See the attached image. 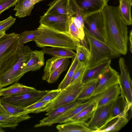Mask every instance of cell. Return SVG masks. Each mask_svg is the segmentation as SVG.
Listing matches in <instances>:
<instances>
[{
    "label": "cell",
    "mask_w": 132,
    "mask_h": 132,
    "mask_svg": "<svg viewBox=\"0 0 132 132\" xmlns=\"http://www.w3.org/2000/svg\"><path fill=\"white\" fill-rule=\"evenodd\" d=\"M102 12L105 42L121 54L126 55L129 38L128 25L121 16L118 6L107 5Z\"/></svg>",
    "instance_id": "1"
},
{
    "label": "cell",
    "mask_w": 132,
    "mask_h": 132,
    "mask_svg": "<svg viewBox=\"0 0 132 132\" xmlns=\"http://www.w3.org/2000/svg\"><path fill=\"white\" fill-rule=\"evenodd\" d=\"M39 35L35 40L38 47H59L76 50V44L67 33L61 32L42 24L37 28Z\"/></svg>",
    "instance_id": "2"
},
{
    "label": "cell",
    "mask_w": 132,
    "mask_h": 132,
    "mask_svg": "<svg viewBox=\"0 0 132 132\" xmlns=\"http://www.w3.org/2000/svg\"><path fill=\"white\" fill-rule=\"evenodd\" d=\"M20 46L19 34L5 33L0 38V76L17 61Z\"/></svg>",
    "instance_id": "3"
},
{
    "label": "cell",
    "mask_w": 132,
    "mask_h": 132,
    "mask_svg": "<svg viewBox=\"0 0 132 132\" xmlns=\"http://www.w3.org/2000/svg\"><path fill=\"white\" fill-rule=\"evenodd\" d=\"M84 30L89 46V56L86 64L87 68L91 67L105 61L118 57L121 55L104 42L96 38L86 29Z\"/></svg>",
    "instance_id": "4"
},
{
    "label": "cell",
    "mask_w": 132,
    "mask_h": 132,
    "mask_svg": "<svg viewBox=\"0 0 132 132\" xmlns=\"http://www.w3.org/2000/svg\"><path fill=\"white\" fill-rule=\"evenodd\" d=\"M32 51L28 46L20 45L17 61L11 68L0 76V88L17 82L22 76V73L30 59Z\"/></svg>",
    "instance_id": "5"
},
{
    "label": "cell",
    "mask_w": 132,
    "mask_h": 132,
    "mask_svg": "<svg viewBox=\"0 0 132 132\" xmlns=\"http://www.w3.org/2000/svg\"><path fill=\"white\" fill-rule=\"evenodd\" d=\"M85 83L81 81L69 85L61 90V93L54 100L50 102L45 107L37 110L32 113L48 112L58 107L72 103L77 99L84 89Z\"/></svg>",
    "instance_id": "6"
},
{
    "label": "cell",
    "mask_w": 132,
    "mask_h": 132,
    "mask_svg": "<svg viewBox=\"0 0 132 132\" xmlns=\"http://www.w3.org/2000/svg\"><path fill=\"white\" fill-rule=\"evenodd\" d=\"M38 90L19 95L0 97V99L6 102L25 108L40 100L48 92Z\"/></svg>",
    "instance_id": "7"
},
{
    "label": "cell",
    "mask_w": 132,
    "mask_h": 132,
    "mask_svg": "<svg viewBox=\"0 0 132 132\" xmlns=\"http://www.w3.org/2000/svg\"><path fill=\"white\" fill-rule=\"evenodd\" d=\"M119 63L120 73L118 84L121 94L125 98L126 102L130 105L132 104V83L129 71L123 57H120Z\"/></svg>",
    "instance_id": "8"
},
{
    "label": "cell",
    "mask_w": 132,
    "mask_h": 132,
    "mask_svg": "<svg viewBox=\"0 0 132 132\" xmlns=\"http://www.w3.org/2000/svg\"><path fill=\"white\" fill-rule=\"evenodd\" d=\"M84 28L94 37L104 42L103 37L104 20L102 11L86 16L84 21Z\"/></svg>",
    "instance_id": "9"
},
{
    "label": "cell",
    "mask_w": 132,
    "mask_h": 132,
    "mask_svg": "<svg viewBox=\"0 0 132 132\" xmlns=\"http://www.w3.org/2000/svg\"><path fill=\"white\" fill-rule=\"evenodd\" d=\"M113 101L106 104L96 107L89 120L86 122V126L93 130V132H95L105 125L108 121Z\"/></svg>",
    "instance_id": "10"
},
{
    "label": "cell",
    "mask_w": 132,
    "mask_h": 132,
    "mask_svg": "<svg viewBox=\"0 0 132 132\" xmlns=\"http://www.w3.org/2000/svg\"><path fill=\"white\" fill-rule=\"evenodd\" d=\"M70 17L68 15H44L39 22L48 27L68 34Z\"/></svg>",
    "instance_id": "11"
},
{
    "label": "cell",
    "mask_w": 132,
    "mask_h": 132,
    "mask_svg": "<svg viewBox=\"0 0 132 132\" xmlns=\"http://www.w3.org/2000/svg\"><path fill=\"white\" fill-rule=\"evenodd\" d=\"M78 30L81 44L88 47L84 30V21L86 17L82 12L74 0H70L69 14Z\"/></svg>",
    "instance_id": "12"
},
{
    "label": "cell",
    "mask_w": 132,
    "mask_h": 132,
    "mask_svg": "<svg viewBox=\"0 0 132 132\" xmlns=\"http://www.w3.org/2000/svg\"><path fill=\"white\" fill-rule=\"evenodd\" d=\"M119 76V73L110 65L99 76L98 78V81L93 96L116 84H118Z\"/></svg>",
    "instance_id": "13"
},
{
    "label": "cell",
    "mask_w": 132,
    "mask_h": 132,
    "mask_svg": "<svg viewBox=\"0 0 132 132\" xmlns=\"http://www.w3.org/2000/svg\"><path fill=\"white\" fill-rule=\"evenodd\" d=\"M120 94L119 85L117 84L93 96L88 100L96 103V107H99L113 101Z\"/></svg>",
    "instance_id": "14"
},
{
    "label": "cell",
    "mask_w": 132,
    "mask_h": 132,
    "mask_svg": "<svg viewBox=\"0 0 132 132\" xmlns=\"http://www.w3.org/2000/svg\"><path fill=\"white\" fill-rule=\"evenodd\" d=\"M83 14L87 16L102 11L110 0H74Z\"/></svg>",
    "instance_id": "15"
},
{
    "label": "cell",
    "mask_w": 132,
    "mask_h": 132,
    "mask_svg": "<svg viewBox=\"0 0 132 132\" xmlns=\"http://www.w3.org/2000/svg\"><path fill=\"white\" fill-rule=\"evenodd\" d=\"M87 100H76L70 104L58 107L47 112L45 114L47 116L40 120L38 123L35 125L34 127L37 128L42 127L44 124L54 120L71 108Z\"/></svg>",
    "instance_id": "16"
},
{
    "label": "cell",
    "mask_w": 132,
    "mask_h": 132,
    "mask_svg": "<svg viewBox=\"0 0 132 132\" xmlns=\"http://www.w3.org/2000/svg\"><path fill=\"white\" fill-rule=\"evenodd\" d=\"M93 103L88 100L82 103L71 108L56 118L44 124L42 127L50 126L56 123H65Z\"/></svg>",
    "instance_id": "17"
},
{
    "label": "cell",
    "mask_w": 132,
    "mask_h": 132,
    "mask_svg": "<svg viewBox=\"0 0 132 132\" xmlns=\"http://www.w3.org/2000/svg\"><path fill=\"white\" fill-rule=\"evenodd\" d=\"M111 60L104 61L93 67L87 68L84 73L82 82L84 83L98 79L99 75L110 65Z\"/></svg>",
    "instance_id": "18"
},
{
    "label": "cell",
    "mask_w": 132,
    "mask_h": 132,
    "mask_svg": "<svg viewBox=\"0 0 132 132\" xmlns=\"http://www.w3.org/2000/svg\"><path fill=\"white\" fill-rule=\"evenodd\" d=\"M131 107L126 102L122 95L119 96L113 102L108 121L116 117L128 116V112Z\"/></svg>",
    "instance_id": "19"
},
{
    "label": "cell",
    "mask_w": 132,
    "mask_h": 132,
    "mask_svg": "<svg viewBox=\"0 0 132 132\" xmlns=\"http://www.w3.org/2000/svg\"><path fill=\"white\" fill-rule=\"evenodd\" d=\"M44 55L41 51H32L30 59L27 63L22 73V76L28 72L38 70L44 65L45 64Z\"/></svg>",
    "instance_id": "20"
},
{
    "label": "cell",
    "mask_w": 132,
    "mask_h": 132,
    "mask_svg": "<svg viewBox=\"0 0 132 132\" xmlns=\"http://www.w3.org/2000/svg\"><path fill=\"white\" fill-rule=\"evenodd\" d=\"M70 0H54L44 15H68Z\"/></svg>",
    "instance_id": "21"
},
{
    "label": "cell",
    "mask_w": 132,
    "mask_h": 132,
    "mask_svg": "<svg viewBox=\"0 0 132 132\" xmlns=\"http://www.w3.org/2000/svg\"><path fill=\"white\" fill-rule=\"evenodd\" d=\"M44 0H18L14 10L15 15L19 18L30 16L35 5Z\"/></svg>",
    "instance_id": "22"
},
{
    "label": "cell",
    "mask_w": 132,
    "mask_h": 132,
    "mask_svg": "<svg viewBox=\"0 0 132 132\" xmlns=\"http://www.w3.org/2000/svg\"><path fill=\"white\" fill-rule=\"evenodd\" d=\"M128 116L117 117L108 121L103 126L95 132H117L128 122Z\"/></svg>",
    "instance_id": "23"
},
{
    "label": "cell",
    "mask_w": 132,
    "mask_h": 132,
    "mask_svg": "<svg viewBox=\"0 0 132 132\" xmlns=\"http://www.w3.org/2000/svg\"><path fill=\"white\" fill-rule=\"evenodd\" d=\"M36 90L33 87L15 82L8 87L0 88V97L16 95Z\"/></svg>",
    "instance_id": "24"
},
{
    "label": "cell",
    "mask_w": 132,
    "mask_h": 132,
    "mask_svg": "<svg viewBox=\"0 0 132 132\" xmlns=\"http://www.w3.org/2000/svg\"><path fill=\"white\" fill-rule=\"evenodd\" d=\"M31 118L27 114L16 116L0 114V127L15 128L18 125L19 123Z\"/></svg>",
    "instance_id": "25"
},
{
    "label": "cell",
    "mask_w": 132,
    "mask_h": 132,
    "mask_svg": "<svg viewBox=\"0 0 132 132\" xmlns=\"http://www.w3.org/2000/svg\"><path fill=\"white\" fill-rule=\"evenodd\" d=\"M86 122H72L59 125L56 128L59 132H93L86 125Z\"/></svg>",
    "instance_id": "26"
},
{
    "label": "cell",
    "mask_w": 132,
    "mask_h": 132,
    "mask_svg": "<svg viewBox=\"0 0 132 132\" xmlns=\"http://www.w3.org/2000/svg\"><path fill=\"white\" fill-rule=\"evenodd\" d=\"M67 57L53 56L46 61L42 79L47 81L50 75L59 67Z\"/></svg>",
    "instance_id": "27"
},
{
    "label": "cell",
    "mask_w": 132,
    "mask_h": 132,
    "mask_svg": "<svg viewBox=\"0 0 132 132\" xmlns=\"http://www.w3.org/2000/svg\"><path fill=\"white\" fill-rule=\"evenodd\" d=\"M41 51L44 54H47L53 56L69 58L74 57L76 54L71 50L59 47H54L51 48L44 47Z\"/></svg>",
    "instance_id": "28"
},
{
    "label": "cell",
    "mask_w": 132,
    "mask_h": 132,
    "mask_svg": "<svg viewBox=\"0 0 132 132\" xmlns=\"http://www.w3.org/2000/svg\"><path fill=\"white\" fill-rule=\"evenodd\" d=\"M96 107V103L93 102L71 118L66 121L65 123L86 122L91 118Z\"/></svg>",
    "instance_id": "29"
},
{
    "label": "cell",
    "mask_w": 132,
    "mask_h": 132,
    "mask_svg": "<svg viewBox=\"0 0 132 132\" xmlns=\"http://www.w3.org/2000/svg\"><path fill=\"white\" fill-rule=\"evenodd\" d=\"M119 5L118 6L120 14L128 25L132 23L131 14L132 5L128 0H119Z\"/></svg>",
    "instance_id": "30"
},
{
    "label": "cell",
    "mask_w": 132,
    "mask_h": 132,
    "mask_svg": "<svg viewBox=\"0 0 132 132\" xmlns=\"http://www.w3.org/2000/svg\"><path fill=\"white\" fill-rule=\"evenodd\" d=\"M78 63V61L76 55L72 58L71 65L64 78L59 85L58 89L61 90L70 85Z\"/></svg>",
    "instance_id": "31"
},
{
    "label": "cell",
    "mask_w": 132,
    "mask_h": 132,
    "mask_svg": "<svg viewBox=\"0 0 132 132\" xmlns=\"http://www.w3.org/2000/svg\"><path fill=\"white\" fill-rule=\"evenodd\" d=\"M98 81V79L84 83L85 86L78 97L77 100H88L94 95L95 89Z\"/></svg>",
    "instance_id": "32"
},
{
    "label": "cell",
    "mask_w": 132,
    "mask_h": 132,
    "mask_svg": "<svg viewBox=\"0 0 132 132\" xmlns=\"http://www.w3.org/2000/svg\"><path fill=\"white\" fill-rule=\"evenodd\" d=\"M1 103L3 108L10 116H17L29 114L25 108L1 100Z\"/></svg>",
    "instance_id": "33"
},
{
    "label": "cell",
    "mask_w": 132,
    "mask_h": 132,
    "mask_svg": "<svg viewBox=\"0 0 132 132\" xmlns=\"http://www.w3.org/2000/svg\"><path fill=\"white\" fill-rule=\"evenodd\" d=\"M39 35L37 29L30 31H24L20 34H19V42L20 45H24L27 42L34 41Z\"/></svg>",
    "instance_id": "34"
},
{
    "label": "cell",
    "mask_w": 132,
    "mask_h": 132,
    "mask_svg": "<svg viewBox=\"0 0 132 132\" xmlns=\"http://www.w3.org/2000/svg\"><path fill=\"white\" fill-rule=\"evenodd\" d=\"M69 59L66 58L61 65L50 75L47 81L48 83H53L56 82L61 74L67 70L70 63Z\"/></svg>",
    "instance_id": "35"
},
{
    "label": "cell",
    "mask_w": 132,
    "mask_h": 132,
    "mask_svg": "<svg viewBox=\"0 0 132 132\" xmlns=\"http://www.w3.org/2000/svg\"><path fill=\"white\" fill-rule=\"evenodd\" d=\"M76 55L78 62L86 65L89 56V49L80 44L77 46Z\"/></svg>",
    "instance_id": "36"
},
{
    "label": "cell",
    "mask_w": 132,
    "mask_h": 132,
    "mask_svg": "<svg viewBox=\"0 0 132 132\" xmlns=\"http://www.w3.org/2000/svg\"><path fill=\"white\" fill-rule=\"evenodd\" d=\"M87 68L85 64L81 63L78 62L74 73L70 85L75 83L82 80L84 72Z\"/></svg>",
    "instance_id": "37"
},
{
    "label": "cell",
    "mask_w": 132,
    "mask_h": 132,
    "mask_svg": "<svg viewBox=\"0 0 132 132\" xmlns=\"http://www.w3.org/2000/svg\"><path fill=\"white\" fill-rule=\"evenodd\" d=\"M68 34L75 42L76 46L81 44L79 37V33L73 20L70 18Z\"/></svg>",
    "instance_id": "38"
},
{
    "label": "cell",
    "mask_w": 132,
    "mask_h": 132,
    "mask_svg": "<svg viewBox=\"0 0 132 132\" xmlns=\"http://www.w3.org/2000/svg\"><path fill=\"white\" fill-rule=\"evenodd\" d=\"M16 19L10 15L5 19L0 21V32L5 31L13 24Z\"/></svg>",
    "instance_id": "39"
},
{
    "label": "cell",
    "mask_w": 132,
    "mask_h": 132,
    "mask_svg": "<svg viewBox=\"0 0 132 132\" xmlns=\"http://www.w3.org/2000/svg\"><path fill=\"white\" fill-rule=\"evenodd\" d=\"M50 102L43 101L37 102L25 108L29 113H32L37 110L43 108L46 106Z\"/></svg>",
    "instance_id": "40"
},
{
    "label": "cell",
    "mask_w": 132,
    "mask_h": 132,
    "mask_svg": "<svg viewBox=\"0 0 132 132\" xmlns=\"http://www.w3.org/2000/svg\"><path fill=\"white\" fill-rule=\"evenodd\" d=\"M61 91V90L58 89L49 90L46 95L38 102L46 101L51 102L56 98Z\"/></svg>",
    "instance_id": "41"
},
{
    "label": "cell",
    "mask_w": 132,
    "mask_h": 132,
    "mask_svg": "<svg viewBox=\"0 0 132 132\" xmlns=\"http://www.w3.org/2000/svg\"><path fill=\"white\" fill-rule=\"evenodd\" d=\"M18 0H0V15L4 11L15 5Z\"/></svg>",
    "instance_id": "42"
},
{
    "label": "cell",
    "mask_w": 132,
    "mask_h": 132,
    "mask_svg": "<svg viewBox=\"0 0 132 132\" xmlns=\"http://www.w3.org/2000/svg\"><path fill=\"white\" fill-rule=\"evenodd\" d=\"M129 50L131 52H132V30H131L129 34Z\"/></svg>",
    "instance_id": "43"
},
{
    "label": "cell",
    "mask_w": 132,
    "mask_h": 132,
    "mask_svg": "<svg viewBox=\"0 0 132 132\" xmlns=\"http://www.w3.org/2000/svg\"><path fill=\"white\" fill-rule=\"evenodd\" d=\"M0 114H9L2 105L1 103L0 99Z\"/></svg>",
    "instance_id": "44"
},
{
    "label": "cell",
    "mask_w": 132,
    "mask_h": 132,
    "mask_svg": "<svg viewBox=\"0 0 132 132\" xmlns=\"http://www.w3.org/2000/svg\"><path fill=\"white\" fill-rule=\"evenodd\" d=\"M5 34V31L0 32V38Z\"/></svg>",
    "instance_id": "45"
},
{
    "label": "cell",
    "mask_w": 132,
    "mask_h": 132,
    "mask_svg": "<svg viewBox=\"0 0 132 132\" xmlns=\"http://www.w3.org/2000/svg\"><path fill=\"white\" fill-rule=\"evenodd\" d=\"M5 132V131H4L2 128V127H0V132Z\"/></svg>",
    "instance_id": "46"
},
{
    "label": "cell",
    "mask_w": 132,
    "mask_h": 132,
    "mask_svg": "<svg viewBox=\"0 0 132 132\" xmlns=\"http://www.w3.org/2000/svg\"><path fill=\"white\" fill-rule=\"evenodd\" d=\"M129 3L132 5V0H128Z\"/></svg>",
    "instance_id": "47"
}]
</instances>
